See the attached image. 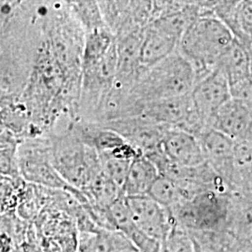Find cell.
I'll return each instance as SVG.
<instances>
[{
  "label": "cell",
  "instance_id": "6da1fadb",
  "mask_svg": "<svg viewBox=\"0 0 252 252\" xmlns=\"http://www.w3.org/2000/svg\"><path fill=\"white\" fill-rule=\"evenodd\" d=\"M197 81L193 65L179 50L142 74L127 94L122 112L155 100L188 95Z\"/></svg>",
  "mask_w": 252,
  "mask_h": 252
},
{
  "label": "cell",
  "instance_id": "7a4b0ae2",
  "mask_svg": "<svg viewBox=\"0 0 252 252\" xmlns=\"http://www.w3.org/2000/svg\"><path fill=\"white\" fill-rule=\"evenodd\" d=\"M234 40V32L222 20L205 16L195 19L187 28L178 50L193 65L198 81L215 69Z\"/></svg>",
  "mask_w": 252,
  "mask_h": 252
},
{
  "label": "cell",
  "instance_id": "3957f363",
  "mask_svg": "<svg viewBox=\"0 0 252 252\" xmlns=\"http://www.w3.org/2000/svg\"><path fill=\"white\" fill-rule=\"evenodd\" d=\"M51 141L54 166L69 186L82 190L102 172L98 153L72 130Z\"/></svg>",
  "mask_w": 252,
  "mask_h": 252
},
{
  "label": "cell",
  "instance_id": "277c9868",
  "mask_svg": "<svg viewBox=\"0 0 252 252\" xmlns=\"http://www.w3.org/2000/svg\"><path fill=\"white\" fill-rule=\"evenodd\" d=\"M230 190L213 189L199 192L172 208V216L188 230L224 229Z\"/></svg>",
  "mask_w": 252,
  "mask_h": 252
},
{
  "label": "cell",
  "instance_id": "5b68a950",
  "mask_svg": "<svg viewBox=\"0 0 252 252\" xmlns=\"http://www.w3.org/2000/svg\"><path fill=\"white\" fill-rule=\"evenodd\" d=\"M17 164L22 178L28 183L51 189H67L69 186L56 170L51 139L30 140L19 145Z\"/></svg>",
  "mask_w": 252,
  "mask_h": 252
},
{
  "label": "cell",
  "instance_id": "8992f818",
  "mask_svg": "<svg viewBox=\"0 0 252 252\" xmlns=\"http://www.w3.org/2000/svg\"><path fill=\"white\" fill-rule=\"evenodd\" d=\"M34 224L43 252H78L80 231L69 211L61 207H46Z\"/></svg>",
  "mask_w": 252,
  "mask_h": 252
},
{
  "label": "cell",
  "instance_id": "52a82bcc",
  "mask_svg": "<svg viewBox=\"0 0 252 252\" xmlns=\"http://www.w3.org/2000/svg\"><path fill=\"white\" fill-rule=\"evenodd\" d=\"M103 126L115 130L145 156L162 149L163 135L170 126H162L140 116L119 118Z\"/></svg>",
  "mask_w": 252,
  "mask_h": 252
},
{
  "label": "cell",
  "instance_id": "ba28073f",
  "mask_svg": "<svg viewBox=\"0 0 252 252\" xmlns=\"http://www.w3.org/2000/svg\"><path fill=\"white\" fill-rule=\"evenodd\" d=\"M190 97L199 116L211 128V120L215 113L232 98L231 86L225 76L214 69L196 81Z\"/></svg>",
  "mask_w": 252,
  "mask_h": 252
},
{
  "label": "cell",
  "instance_id": "9c48e42d",
  "mask_svg": "<svg viewBox=\"0 0 252 252\" xmlns=\"http://www.w3.org/2000/svg\"><path fill=\"white\" fill-rule=\"evenodd\" d=\"M126 197L136 226L162 242L175 223L170 210L149 194Z\"/></svg>",
  "mask_w": 252,
  "mask_h": 252
},
{
  "label": "cell",
  "instance_id": "30bf717a",
  "mask_svg": "<svg viewBox=\"0 0 252 252\" xmlns=\"http://www.w3.org/2000/svg\"><path fill=\"white\" fill-rule=\"evenodd\" d=\"M224 229L240 244L244 252L252 250V191L230 190Z\"/></svg>",
  "mask_w": 252,
  "mask_h": 252
},
{
  "label": "cell",
  "instance_id": "8fae6325",
  "mask_svg": "<svg viewBox=\"0 0 252 252\" xmlns=\"http://www.w3.org/2000/svg\"><path fill=\"white\" fill-rule=\"evenodd\" d=\"M162 151L170 162L180 166H196L207 162L198 137L180 128L166 130Z\"/></svg>",
  "mask_w": 252,
  "mask_h": 252
},
{
  "label": "cell",
  "instance_id": "7c38bea8",
  "mask_svg": "<svg viewBox=\"0 0 252 252\" xmlns=\"http://www.w3.org/2000/svg\"><path fill=\"white\" fill-rule=\"evenodd\" d=\"M199 139L206 161L230 188L234 160V139L212 128L201 135Z\"/></svg>",
  "mask_w": 252,
  "mask_h": 252
},
{
  "label": "cell",
  "instance_id": "4fadbf2b",
  "mask_svg": "<svg viewBox=\"0 0 252 252\" xmlns=\"http://www.w3.org/2000/svg\"><path fill=\"white\" fill-rule=\"evenodd\" d=\"M210 126L234 140L252 137V109L232 97L217 111Z\"/></svg>",
  "mask_w": 252,
  "mask_h": 252
},
{
  "label": "cell",
  "instance_id": "5bb4252c",
  "mask_svg": "<svg viewBox=\"0 0 252 252\" xmlns=\"http://www.w3.org/2000/svg\"><path fill=\"white\" fill-rule=\"evenodd\" d=\"M179 44L180 40L177 37L168 34L153 23L147 27L139 55L140 76L175 53Z\"/></svg>",
  "mask_w": 252,
  "mask_h": 252
},
{
  "label": "cell",
  "instance_id": "9a60e30c",
  "mask_svg": "<svg viewBox=\"0 0 252 252\" xmlns=\"http://www.w3.org/2000/svg\"><path fill=\"white\" fill-rule=\"evenodd\" d=\"M134 244L118 230L98 228L80 232L78 252H137Z\"/></svg>",
  "mask_w": 252,
  "mask_h": 252
},
{
  "label": "cell",
  "instance_id": "2e32d148",
  "mask_svg": "<svg viewBox=\"0 0 252 252\" xmlns=\"http://www.w3.org/2000/svg\"><path fill=\"white\" fill-rule=\"evenodd\" d=\"M252 59L246 47L235 38L217 63L215 69L222 73L230 86L248 80L252 75Z\"/></svg>",
  "mask_w": 252,
  "mask_h": 252
},
{
  "label": "cell",
  "instance_id": "e0dca14e",
  "mask_svg": "<svg viewBox=\"0 0 252 252\" xmlns=\"http://www.w3.org/2000/svg\"><path fill=\"white\" fill-rule=\"evenodd\" d=\"M160 172L154 162L145 155L136 157L131 162L123 193L126 196H138L149 194Z\"/></svg>",
  "mask_w": 252,
  "mask_h": 252
},
{
  "label": "cell",
  "instance_id": "ac0fdd59",
  "mask_svg": "<svg viewBox=\"0 0 252 252\" xmlns=\"http://www.w3.org/2000/svg\"><path fill=\"white\" fill-rule=\"evenodd\" d=\"M230 188L252 192V137L234 140Z\"/></svg>",
  "mask_w": 252,
  "mask_h": 252
},
{
  "label": "cell",
  "instance_id": "d6986e66",
  "mask_svg": "<svg viewBox=\"0 0 252 252\" xmlns=\"http://www.w3.org/2000/svg\"><path fill=\"white\" fill-rule=\"evenodd\" d=\"M189 232L196 252H244L240 244L225 229Z\"/></svg>",
  "mask_w": 252,
  "mask_h": 252
},
{
  "label": "cell",
  "instance_id": "ffe728a7",
  "mask_svg": "<svg viewBox=\"0 0 252 252\" xmlns=\"http://www.w3.org/2000/svg\"><path fill=\"white\" fill-rule=\"evenodd\" d=\"M114 38L103 29H94L86 36L82 70L87 71L95 66L108 54L111 47L115 43Z\"/></svg>",
  "mask_w": 252,
  "mask_h": 252
},
{
  "label": "cell",
  "instance_id": "44dd1931",
  "mask_svg": "<svg viewBox=\"0 0 252 252\" xmlns=\"http://www.w3.org/2000/svg\"><path fill=\"white\" fill-rule=\"evenodd\" d=\"M149 195L169 210L186 200L184 191L180 185L170 178L160 175L154 182Z\"/></svg>",
  "mask_w": 252,
  "mask_h": 252
},
{
  "label": "cell",
  "instance_id": "7402d4cb",
  "mask_svg": "<svg viewBox=\"0 0 252 252\" xmlns=\"http://www.w3.org/2000/svg\"><path fill=\"white\" fill-rule=\"evenodd\" d=\"M160 252H196L189 230L175 221L162 240Z\"/></svg>",
  "mask_w": 252,
  "mask_h": 252
},
{
  "label": "cell",
  "instance_id": "603a6c76",
  "mask_svg": "<svg viewBox=\"0 0 252 252\" xmlns=\"http://www.w3.org/2000/svg\"><path fill=\"white\" fill-rule=\"evenodd\" d=\"M99 158L103 173L123 189L133 160L112 153L99 154Z\"/></svg>",
  "mask_w": 252,
  "mask_h": 252
},
{
  "label": "cell",
  "instance_id": "cb8c5ba5",
  "mask_svg": "<svg viewBox=\"0 0 252 252\" xmlns=\"http://www.w3.org/2000/svg\"><path fill=\"white\" fill-rule=\"evenodd\" d=\"M138 252H160L162 242L149 235L135 224L126 234Z\"/></svg>",
  "mask_w": 252,
  "mask_h": 252
},
{
  "label": "cell",
  "instance_id": "d4e9b609",
  "mask_svg": "<svg viewBox=\"0 0 252 252\" xmlns=\"http://www.w3.org/2000/svg\"><path fill=\"white\" fill-rule=\"evenodd\" d=\"M232 97L242 101L252 111V78L238 82L231 86Z\"/></svg>",
  "mask_w": 252,
  "mask_h": 252
},
{
  "label": "cell",
  "instance_id": "484cf974",
  "mask_svg": "<svg viewBox=\"0 0 252 252\" xmlns=\"http://www.w3.org/2000/svg\"><path fill=\"white\" fill-rule=\"evenodd\" d=\"M245 0H214L217 7L218 18L225 22L228 16H231L234 9H240Z\"/></svg>",
  "mask_w": 252,
  "mask_h": 252
},
{
  "label": "cell",
  "instance_id": "4316f807",
  "mask_svg": "<svg viewBox=\"0 0 252 252\" xmlns=\"http://www.w3.org/2000/svg\"><path fill=\"white\" fill-rule=\"evenodd\" d=\"M240 41V40H239ZM241 42L243 43L244 46L246 47L248 53L250 54V57L252 59V36H247L246 38H244L243 40H241Z\"/></svg>",
  "mask_w": 252,
  "mask_h": 252
},
{
  "label": "cell",
  "instance_id": "83f0119b",
  "mask_svg": "<svg viewBox=\"0 0 252 252\" xmlns=\"http://www.w3.org/2000/svg\"><path fill=\"white\" fill-rule=\"evenodd\" d=\"M196 2H199V3H201V2H206V1H209V0H195Z\"/></svg>",
  "mask_w": 252,
  "mask_h": 252
},
{
  "label": "cell",
  "instance_id": "f1b7e54d",
  "mask_svg": "<svg viewBox=\"0 0 252 252\" xmlns=\"http://www.w3.org/2000/svg\"><path fill=\"white\" fill-rule=\"evenodd\" d=\"M251 78H252V75H251Z\"/></svg>",
  "mask_w": 252,
  "mask_h": 252
},
{
  "label": "cell",
  "instance_id": "f546056e",
  "mask_svg": "<svg viewBox=\"0 0 252 252\" xmlns=\"http://www.w3.org/2000/svg\"><path fill=\"white\" fill-rule=\"evenodd\" d=\"M146 1H152V0H146Z\"/></svg>",
  "mask_w": 252,
  "mask_h": 252
},
{
  "label": "cell",
  "instance_id": "4dcf8cb0",
  "mask_svg": "<svg viewBox=\"0 0 252 252\" xmlns=\"http://www.w3.org/2000/svg\"><path fill=\"white\" fill-rule=\"evenodd\" d=\"M249 252H252V250H251V251H250Z\"/></svg>",
  "mask_w": 252,
  "mask_h": 252
},
{
  "label": "cell",
  "instance_id": "1f68e13d",
  "mask_svg": "<svg viewBox=\"0 0 252 252\" xmlns=\"http://www.w3.org/2000/svg\"></svg>",
  "mask_w": 252,
  "mask_h": 252
}]
</instances>
